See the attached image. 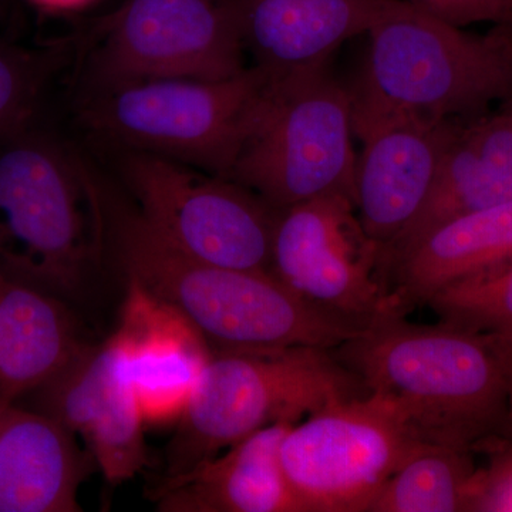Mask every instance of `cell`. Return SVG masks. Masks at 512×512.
I'll list each match as a JSON object with an SVG mask.
<instances>
[{
	"label": "cell",
	"instance_id": "484cf974",
	"mask_svg": "<svg viewBox=\"0 0 512 512\" xmlns=\"http://www.w3.org/2000/svg\"><path fill=\"white\" fill-rule=\"evenodd\" d=\"M495 339V342L503 348L504 352L507 353L512 362V330L510 332L497 333V335H491Z\"/></svg>",
	"mask_w": 512,
	"mask_h": 512
},
{
	"label": "cell",
	"instance_id": "44dd1931",
	"mask_svg": "<svg viewBox=\"0 0 512 512\" xmlns=\"http://www.w3.org/2000/svg\"><path fill=\"white\" fill-rule=\"evenodd\" d=\"M484 480L471 448L421 441L384 484L369 512L478 511Z\"/></svg>",
	"mask_w": 512,
	"mask_h": 512
},
{
	"label": "cell",
	"instance_id": "5b68a950",
	"mask_svg": "<svg viewBox=\"0 0 512 512\" xmlns=\"http://www.w3.org/2000/svg\"><path fill=\"white\" fill-rule=\"evenodd\" d=\"M366 393L332 350L214 352L168 446L165 478L187 473L264 427L296 424Z\"/></svg>",
	"mask_w": 512,
	"mask_h": 512
},
{
	"label": "cell",
	"instance_id": "6da1fadb",
	"mask_svg": "<svg viewBox=\"0 0 512 512\" xmlns=\"http://www.w3.org/2000/svg\"><path fill=\"white\" fill-rule=\"evenodd\" d=\"M107 245L127 281L177 309L212 353L333 350L366 326L313 305L269 272L222 268L185 255L136 210L109 211Z\"/></svg>",
	"mask_w": 512,
	"mask_h": 512
},
{
	"label": "cell",
	"instance_id": "9a60e30c",
	"mask_svg": "<svg viewBox=\"0 0 512 512\" xmlns=\"http://www.w3.org/2000/svg\"><path fill=\"white\" fill-rule=\"evenodd\" d=\"M382 0H222L255 67L284 76L329 63L367 33Z\"/></svg>",
	"mask_w": 512,
	"mask_h": 512
},
{
	"label": "cell",
	"instance_id": "5bb4252c",
	"mask_svg": "<svg viewBox=\"0 0 512 512\" xmlns=\"http://www.w3.org/2000/svg\"><path fill=\"white\" fill-rule=\"evenodd\" d=\"M119 343L146 426L177 423L188 406L212 350L177 309L127 281Z\"/></svg>",
	"mask_w": 512,
	"mask_h": 512
},
{
	"label": "cell",
	"instance_id": "30bf717a",
	"mask_svg": "<svg viewBox=\"0 0 512 512\" xmlns=\"http://www.w3.org/2000/svg\"><path fill=\"white\" fill-rule=\"evenodd\" d=\"M382 264L352 198L323 195L279 212L269 272L313 305L366 325L392 312Z\"/></svg>",
	"mask_w": 512,
	"mask_h": 512
},
{
	"label": "cell",
	"instance_id": "7402d4cb",
	"mask_svg": "<svg viewBox=\"0 0 512 512\" xmlns=\"http://www.w3.org/2000/svg\"><path fill=\"white\" fill-rule=\"evenodd\" d=\"M440 323L497 335L512 330V259L440 289L426 302Z\"/></svg>",
	"mask_w": 512,
	"mask_h": 512
},
{
	"label": "cell",
	"instance_id": "ba28073f",
	"mask_svg": "<svg viewBox=\"0 0 512 512\" xmlns=\"http://www.w3.org/2000/svg\"><path fill=\"white\" fill-rule=\"evenodd\" d=\"M123 174L138 215L185 255L222 268L271 269L281 210L254 191L141 151L127 154Z\"/></svg>",
	"mask_w": 512,
	"mask_h": 512
},
{
	"label": "cell",
	"instance_id": "d4e9b609",
	"mask_svg": "<svg viewBox=\"0 0 512 512\" xmlns=\"http://www.w3.org/2000/svg\"><path fill=\"white\" fill-rule=\"evenodd\" d=\"M33 2L53 12H70V10L86 8L96 0H33Z\"/></svg>",
	"mask_w": 512,
	"mask_h": 512
},
{
	"label": "cell",
	"instance_id": "7c38bea8",
	"mask_svg": "<svg viewBox=\"0 0 512 512\" xmlns=\"http://www.w3.org/2000/svg\"><path fill=\"white\" fill-rule=\"evenodd\" d=\"M352 96L353 133L362 143L355 168L357 217L384 256L426 204L458 121Z\"/></svg>",
	"mask_w": 512,
	"mask_h": 512
},
{
	"label": "cell",
	"instance_id": "3957f363",
	"mask_svg": "<svg viewBox=\"0 0 512 512\" xmlns=\"http://www.w3.org/2000/svg\"><path fill=\"white\" fill-rule=\"evenodd\" d=\"M107 245V210L84 165L49 134L0 136V274L72 298Z\"/></svg>",
	"mask_w": 512,
	"mask_h": 512
},
{
	"label": "cell",
	"instance_id": "52a82bcc",
	"mask_svg": "<svg viewBox=\"0 0 512 512\" xmlns=\"http://www.w3.org/2000/svg\"><path fill=\"white\" fill-rule=\"evenodd\" d=\"M271 76L245 67L227 79H154L101 89L87 120L131 151L229 177L258 119Z\"/></svg>",
	"mask_w": 512,
	"mask_h": 512
},
{
	"label": "cell",
	"instance_id": "277c9868",
	"mask_svg": "<svg viewBox=\"0 0 512 512\" xmlns=\"http://www.w3.org/2000/svg\"><path fill=\"white\" fill-rule=\"evenodd\" d=\"M366 35L359 99L440 119L512 100V25L473 35L406 0H382Z\"/></svg>",
	"mask_w": 512,
	"mask_h": 512
},
{
	"label": "cell",
	"instance_id": "8992f818",
	"mask_svg": "<svg viewBox=\"0 0 512 512\" xmlns=\"http://www.w3.org/2000/svg\"><path fill=\"white\" fill-rule=\"evenodd\" d=\"M352 107V87L328 63L271 76L228 178L279 210L330 194L355 201Z\"/></svg>",
	"mask_w": 512,
	"mask_h": 512
},
{
	"label": "cell",
	"instance_id": "8fae6325",
	"mask_svg": "<svg viewBox=\"0 0 512 512\" xmlns=\"http://www.w3.org/2000/svg\"><path fill=\"white\" fill-rule=\"evenodd\" d=\"M222 0H126L94 55L101 89L154 79L218 80L245 69Z\"/></svg>",
	"mask_w": 512,
	"mask_h": 512
},
{
	"label": "cell",
	"instance_id": "d6986e66",
	"mask_svg": "<svg viewBox=\"0 0 512 512\" xmlns=\"http://www.w3.org/2000/svg\"><path fill=\"white\" fill-rule=\"evenodd\" d=\"M512 259V200L441 224L394 256L387 295L393 312L406 315L440 289Z\"/></svg>",
	"mask_w": 512,
	"mask_h": 512
},
{
	"label": "cell",
	"instance_id": "ffe728a7",
	"mask_svg": "<svg viewBox=\"0 0 512 512\" xmlns=\"http://www.w3.org/2000/svg\"><path fill=\"white\" fill-rule=\"evenodd\" d=\"M83 346L66 301L0 274V407L18 403Z\"/></svg>",
	"mask_w": 512,
	"mask_h": 512
},
{
	"label": "cell",
	"instance_id": "2e32d148",
	"mask_svg": "<svg viewBox=\"0 0 512 512\" xmlns=\"http://www.w3.org/2000/svg\"><path fill=\"white\" fill-rule=\"evenodd\" d=\"M72 431L20 404L0 407V512H79L97 466Z\"/></svg>",
	"mask_w": 512,
	"mask_h": 512
},
{
	"label": "cell",
	"instance_id": "4fadbf2b",
	"mask_svg": "<svg viewBox=\"0 0 512 512\" xmlns=\"http://www.w3.org/2000/svg\"><path fill=\"white\" fill-rule=\"evenodd\" d=\"M16 404L52 417L82 439L110 484L130 480L147 464L146 423L113 335L99 346L84 345Z\"/></svg>",
	"mask_w": 512,
	"mask_h": 512
},
{
	"label": "cell",
	"instance_id": "e0dca14e",
	"mask_svg": "<svg viewBox=\"0 0 512 512\" xmlns=\"http://www.w3.org/2000/svg\"><path fill=\"white\" fill-rule=\"evenodd\" d=\"M512 200V100L463 124L448 143L426 204L383 256L390 259L444 222Z\"/></svg>",
	"mask_w": 512,
	"mask_h": 512
},
{
	"label": "cell",
	"instance_id": "4316f807",
	"mask_svg": "<svg viewBox=\"0 0 512 512\" xmlns=\"http://www.w3.org/2000/svg\"><path fill=\"white\" fill-rule=\"evenodd\" d=\"M510 419L512 421V386H511V394H510Z\"/></svg>",
	"mask_w": 512,
	"mask_h": 512
},
{
	"label": "cell",
	"instance_id": "ac0fdd59",
	"mask_svg": "<svg viewBox=\"0 0 512 512\" xmlns=\"http://www.w3.org/2000/svg\"><path fill=\"white\" fill-rule=\"evenodd\" d=\"M291 423L255 431L154 491L161 512H305L281 463Z\"/></svg>",
	"mask_w": 512,
	"mask_h": 512
},
{
	"label": "cell",
	"instance_id": "cb8c5ba5",
	"mask_svg": "<svg viewBox=\"0 0 512 512\" xmlns=\"http://www.w3.org/2000/svg\"><path fill=\"white\" fill-rule=\"evenodd\" d=\"M453 25L490 22L512 25V0H406Z\"/></svg>",
	"mask_w": 512,
	"mask_h": 512
},
{
	"label": "cell",
	"instance_id": "9c48e42d",
	"mask_svg": "<svg viewBox=\"0 0 512 512\" xmlns=\"http://www.w3.org/2000/svg\"><path fill=\"white\" fill-rule=\"evenodd\" d=\"M421 441L392 403L366 393L293 424L281 463L303 511L369 512Z\"/></svg>",
	"mask_w": 512,
	"mask_h": 512
},
{
	"label": "cell",
	"instance_id": "603a6c76",
	"mask_svg": "<svg viewBox=\"0 0 512 512\" xmlns=\"http://www.w3.org/2000/svg\"><path fill=\"white\" fill-rule=\"evenodd\" d=\"M49 76V59L0 43V136L30 123Z\"/></svg>",
	"mask_w": 512,
	"mask_h": 512
},
{
	"label": "cell",
	"instance_id": "7a4b0ae2",
	"mask_svg": "<svg viewBox=\"0 0 512 512\" xmlns=\"http://www.w3.org/2000/svg\"><path fill=\"white\" fill-rule=\"evenodd\" d=\"M332 352L421 440L473 450L510 417L512 362L491 335L386 312Z\"/></svg>",
	"mask_w": 512,
	"mask_h": 512
}]
</instances>
